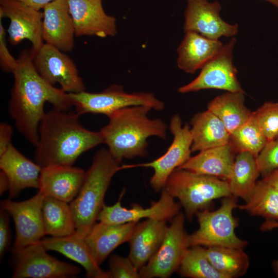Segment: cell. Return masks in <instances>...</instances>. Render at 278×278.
<instances>
[{
  "mask_svg": "<svg viewBox=\"0 0 278 278\" xmlns=\"http://www.w3.org/2000/svg\"><path fill=\"white\" fill-rule=\"evenodd\" d=\"M31 50H23L13 72L9 113L16 128L31 144L39 140V127L45 115L46 102L54 109L68 111L74 106L68 93L55 88L42 78L35 68Z\"/></svg>",
  "mask_w": 278,
  "mask_h": 278,
  "instance_id": "6da1fadb",
  "label": "cell"
},
{
  "mask_svg": "<svg viewBox=\"0 0 278 278\" xmlns=\"http://www.w3.org/2000/svg\"><path fill=\"white\" fill-rule=\"evenodd\" d=\"M76 111L55 109L45 113L39 127V140L34 154L42 167L73 165L84 152L102 144L99 131L84 128Z\"/></svg>",
  "mask_w": 278,
  "mask_h": 278,
  "instance_id": "7a4b0ae2",
  "label": "cell"
},
{
  "mask_svg": "<svg viewBox=\"0 0 278 278\" xmlns=\"http://www.w3.org/2000/svg\"><path fill=\"white\" fill-rule=\"evenodd\" d=\"M152 110L147 106H133L108 117L109 123L99 131L103 143L117 161L147 156L150 137L166 138L167 125L160 118H150Z\"/></svg>",
  "mask_w": 278,
  "mask_h": 278,
  "instance_id": "3957f363",
  "label": "cell"
},
{
  "mask_svg": "<svg viewBox=\"0 0 278 278\" xmlns=\"http://www.w3.org/2000/svg\"><path fill=\"white\" fill-rule=\"evenodd\" d=\"M120 163L108 149L102 148L94 155L78 195L70 203L79 235L85 237L97 220L111 180L121 170Z\"/></svg>",
  "mask_w": 278,
  "mask_h": 278,
  "instance_id": "277c9868",
  "label": "cell"
},
{
  "mask_svg": "<svg viewBox=\"0 0 278 278\" xmlns=\"http://www.w3.org/2000/svg\"><path fill=\"white\" fill-rule=\"evenodd\" d=\"M163 188L179 200L189 221L213 200L232 195L227 180L183 169H175Z\"/></svg>",
  "mask_w": 278,
  "mask_h": 278,
  "instance_id": "5b68a950",
  "label": "cell"
},
{
  "mask_svg": "<svg viewBox=\"0 0 278 278\" xmlns=\"http://www.w3.org/2000/svg\"><path fill=\"white\" fill-rule=\"evenodd\" d=\"M237 197L230 195L223 197L220 206L215 211L207 208L197 212L196 215L199 228L189 235L190 247L218 246L244 249L247 241L239 238L235 232L239 221L233 215L237 207Z\"/></svg>",
  "mask_w": 278,
  "mask_h": 278,
  "instance_id": "8992f818",
  "label": "cell"
},
{
  "mask_svg": "<svg viewBox=\"0 0 278 278\" xmlns=\"http://www.w3.org/2000/svg\"><path fill=\"white\" fill-rule=\"evenodd\" d=\"M76 112L80 115L86 113L99 114L109 117L120 109L137 106L150 107L155 111L165 108L164 102L149 92H126L123 86L113 84L99 93L85 91L68 93Z\"/></svg>",
  "mask_w": 278,
  "mask_h": 278,
  "instance_id": "52a82bcc",
  "label": "cell"
},
{
  "mask_svg": "<svg viewBox=\"0 0 278 278\" xmlns=\"http://www.w3.org/2000/svg\"><path fill=\"white\" fill-rule=\"evenodd\" d=\"M41 241L11 249L13 278H65L80 272L79 267L63 262L47 252Z\"/></svg>",
  "mask_w": 278,
  "mask_h": 278,
  "instance_id": "ba28073f",
  "label": "cell"
},
{
  "mask_svg": "<svg viewBox=\"0 0 278 278\" xmlns=\"http://www.w3.org/2000/svg\"><path fill=\"white\" fill-rule=\"evenodd\" d=\"M185 216L179 213L167 227L157 251L139 270L141 278H167L178 270L183 256L190 247L189 234L184 228Z\"/></svg>",
  "mask_w": 278,
  "mask_h": 278,
  "instance_id": "9c48e42d",
  "label": "cell"
},
{
  "mask_svg": "<svg viewBox=\"0 0 278 278\" xmlns=\"http://www.w3.org/2000/svg\"><path fill=\"white\" fill-rule=\"evenodd\" d=\"M169 128L173 138L163 155L150 162L121 166V169L137 167L152 168L154 172L150 184L155 192L162 190L171 173L190 158L192 152L190 127L187 125L182 126L178 114L172 116Z\"/></svg>",
  "mask_w": 278,
  "mask_h": 278,
  "instance_id": "30bf717a",
  "label": "cell"
},
{
  "mask_svg": "<svg viewBox=\"0 0 278 278\" xmlns=\"http://www.w3.org/2000/svg\"><path fill=\"white\" fill-rule=\"evenodd\" d=\"M236 41L232 37L224 44L221 50L201 68L198 76L179 88V92L187 93L205 89L244 92L237 78L238 72L233 61Z\"/></svg>",
  "mask_w": 278,
  "mask_h": 278,
  "instance_id": "8fae6325",
  "label": "cell"
},
{
  "mask_svg": "<svg viewBox=\"0 0 278 278\" xmlns=\"http://www.w3.org/2000/svg\"><path fill=\"white\" fill-rule=\"evenodd\" d=\"M32 54L37 71L50 84L59 83L67 93L85 91L84 83L76 64L64 52L44 43L37 52Z\"/></svg>",
  "mask_w": 278,
  "mask_h": 278,
  "instance_id": "7c38bea8",
  "label": "cell"
},
{
  "mask_svg": "<svg viewBox=\"0 0 278 278\" xmlns=\"http://www.w3.org/2000/svg\"><path fill=\"white\" fill-rule=\"evenodd\" d=\"M0 18H7L8 41L16 45L24 40L32 44L31 51L37 52L43 45L42 24L43 13L18 0H0Z\"/></svg>",
  "mask_w": 278,
  "mask_h": 278,
  "instance_id": "4fadbf2b",
  "label": "cell"
},
{
  "mask_svg": "<svg viewBox=\"0 0 278 278\" xmlns=\"http://www.w3.org/2000/svg\"><path fill=\"white\" fill-rule=\"evenodd\" d=\"M44 196L39 190L33 197L22 201L10 198L1 202V206L12 217L15 229L14 247H22L40 241L46 235L42 206Z\"/></svg>",
  "mask_w": 278,
  "mask_h": 278,
  "instance_id": "5bb4252c",
  "label": "cell"
},
{
  "mask_svg": "<svg viewBox=\"0 0 278 278\" xmlns=\"http://www.w3.org/2000/svg\"><path fill=\"white\" fill-rule=\"evenodd\" d=\"M124 192L118 201L112 205H103L97 217V220L109 224H123L138 222L142 219H153L159 220H171L179 213L180 204L164 188L162 189L160 199L152 203L147 208L138 204H133L130 208L121 205Z\"/></svg>",
  "mask_w": 278,
  "mask_h": 278,
  "instance_id": "9a60e30c",
  "label": "cell"
},
{
  "mask_svg": "<svg viewBox=\"0 0 278 278\" xmlns=\"http://www.w3.org/2000/svg\"><path fill=\"white\" fill-rule=\"evenodd\" d=\"M221 9L217 1L187 0L184 32L194 31L213 40H219L221 37L232 38L238 32V25L223 20L220 15Z\"/></svg>",
  "mask_w": 278,
  "mask_h": 278,
  "instance_id": "2e32d148",
  "label": "cell"
},
{
  "mask_svg": "<svg viewBox=\"0 0 278 278\" xmlns=\"http://www.w3.org/2000/svg\"><path fill=\"white\" fill-rule=\"evenodd\" d=\"M73 21L75 36H114L116 19L106 14L101 0H67Z\"/></svg>",
  "mask_w": 278,
  "mask_h": 278,
  "instance_id": "e0dca14e",
  "label": "cell"
},
{
  "mask_svg": "<svg viewBox=\"0 0 278 278\" xmlns=\"http://www.w3.org/2000/svg\"><path fill=\"white\" fill-rule=\"evenodd\" d=\"M43 9L44 43L64 53L71 52L74 47L75 33L67 0H55Z\"/></svg>",
  "mask_w": 278,
  "mask_h": 278,
  "instance_id": "ac0fdd59",
  "label": "cell"
},
{
  "mask_svg": "<svg viewBox=\"0 0 278 278\" xmlns=\"http://www.w3.org/2000/svg\"><path fill=\"white\" fill-rule=\"evenodd\" d=\"M85 171L73 165H54L43 167L39 190L44 196L51 197L70 203L78 195Z\"/></svg>",
  "mask_w": 278,
  "mask_h": 278,
  "instance_id": "d6986e66",
  "label": "cell"
},
{
  "mask_svg": "<svg viewBox=\"0 0 278 278\" xmlns=\"http://www.w3.org/2000/svg\"><path fill=\"white\" fill-rule=\"evenodd\" d=\"M0 168L9 181V198L17 196L26 188H39L42 167L24 156L12 144L0 156Z\"/></svg>",
  "mask_w": 278,
  "mask_h": 278,
  "instance_id": "ffe728a7",
  "label": "cell"
},
{
  "mask_svg": "<svg viewBox=\"0 0 278 278\" xmlns=\"http://www.w3.org/2000/svg\"><path fill=\"white\" fill-rule=\"evenodd\" d=\"M166 221L146 219L137 223L128 241V257L140 270L159 248L167 228Z\"/></svg>",
  "mask_w": 278,
  "mask_h": 278,
  "instance_id": "44dd1931",
  "label": "cell"
},
{
  "mask_svg": "<svg viewBox=\"0 0 278 278\" xmlns=\"http://www.w3.org/2000/svg\"><path fill=\"white\" fill-rule=\"evenodd\" d=\"M137 223L109 224L99 221L93 224L85 239L98 265L119 246L128 242Z\"/></svg>",
  "mask_w": 278,
  "mask_h": 278,
  "instance_id": "7402d4cb",
  "label": "cell"
},
{
  "mask_svg": "<svg viewBox=\"0 0 278 278\" xmlns=\"http://www.w3.org/2000/svg\"><path fill=\"white\" fill-rule=\"evenodd\" d=\"M185 33L177 49V65L187 73L194 74L214 57L224 44L219 40L211 39L194 31Z\"/></svg>",
  "mask_w": 278,
  "mask_h": 278,
  "instance_id": "603a6c76",
  "label": "cell"
},
{
  "mask_svg": "<svg viewBox=\"0 0 278 278\" xmlns=\"http://www.w3.org/2000/svg\"><path fill=\"white\" fill-rule=\"evenodd\" d=\"M41 243L47 251L59 252L80 265L85 269L86 276L91 278H108L94 260L85 239L76 232L70 235L42 239Z\"/></svg>",
  "mask_w": 278,
  "mask_h": 278,
  "instance_id": "cb8c5ba5",
  "label": "cell"
},
{
  "mask_svg": "<svg viewBox=\"0 0 278 278\" xmlns=\"http://www.w3.org/2000/svg\"><path fill=\"white\" fill-rule=\"evenodd\" d=\"M235 153L230 143L207 149L190 157L177 169H185L228 180L234 161Z\"/></svg>",
  "mask_w": 278,
  "mask_h": 278,
  "instance_id": "d4e9b609",
  "label": "cell"
},
{
  "mask_svg": "<svg viewBox=\"0 0 278 278\" xmlns=\"http://www.w3.org/2000/svg\"><path fill=\"white\" fill-rule=\"evenodd\" d=\"M192 151H200L228 144L230 134L223 123L208 110L196 114L190 121Z\"/></svg>",
  "mask_w": 278,
  "mask_h": 278,
  "instance_id": "484cf974",
  "label": "cell"
},
{
  "mask_svg": "<svg viewBox=\"0 0 278 278\" xmlns=\"http://www.w3.org/2000/svg\"><path fill=\"white\" fill-rule=\"evenodd\" d=\"M207 110L221 120L230 134L245 123L253 112L245 105L244 92L219 95L209 102Z\"/></svg>",
  "mask_w": 278,
  "mask_h": 278,
  "instance_id": "4316f807",
  "label": "cell"
},
{
  "mask_svg": "<svg viewBox=\"0 0 278 278\" xmlns=\"http://www.w3.org/2000/svg\"><path fill=\"white\" fill-rule=\"evenodd\" d=\"M259 174L255 156L247 152L237 153L227 180L231 194L246 202L256 186Z\"/></svg>",
  "mask_w": 278,
  "mask_h": 278,
  "instance_id": "83f0119b",
  "label": "cell"
},
{
  "mask_svg": "<svg viewBox=\"0 0 278 278\" xmlns=\"http://www.w3.org/2000/svg\"><path fill=\"white\" fill-rule=\"evenodd\" d=\"M42 212L46 235L59 237L76 232L70 203L45 196L42 202Z\"/></svg>",
  "mask_w": 278,
  "mask_h": 278,
  "instance_id": "f1b7e54d",
  "label": "cell"
},
{
  "mask_svg": "<svg viewBox=\"0 0 278 278\" xmlns=\"http://www.w3.org/2000/svg\"><path fill=\"white\" fill-rule=\"evenodd\" d=\"M206 256L213 266L225 278L244 275L249 266V259L243 249L213 246L205 248Z\"/></svg>",
  "mask_w": 278,
  "mask_h": 278,
  "instance_id": "f546056e",
  "label": "cell"
},
{
  "mask_svg": "<svg viewBox=\"0 0 278 278\" xmlns=\"http://www.w3.org/2000/svg\"><path fill=\"white\" fill-rule=\"evenodd\" d=\"M237 207L253 216H259L267 222H278V192L263 180L256 186L245 204Z\"/></svg>",
  "mask_w": 278,
  "mask_h": 278,
  "instance_id": "4dcf8cb0",
  "label": "cell"
},
{
  "mask_svg": "<svg viewBox=\"0 0 278 278\" xmlns=\"http://www.w3.org/2000/svg\"><path fill=\"white\" fill-rule=\"evenodd\" d=\"M267 142L253 112L245 123L230 134L229 143L235 153L247 152L256 158Z\"/></svg>",
  "mask_w": 278,
  "mask_h": 278,
  "instance_id": "1f68e13d",
  "label": "cell"
},
{
  "mask_svg": "<svg viewBox=\"0 0 278 278\" xmlns=\"http://www.w3.org/2000/svg\"><path fill=\"white\" fill-rule=\"evenodd\" d=\"M178 270L181 275L190 278H225L213 266L205 248L200 246L188 248Z\"/></svg>",
  "mask_w": 278,
  "mask_h": 278,
  "instance_id": "d6a6232c",
  "label": "cell"
},
{
  "mask_svg": "<svg viewBox=\"0 0 278 278\" xmlns=\"http://www.w3.org/2000/svg\"><path fill=\"white\" fill-rule=\"evenodd\" d=\"M253 113L267 141L278 137V102L267 101Z\"/></svg>",
  "mask_w": 278,
  "mask_h": 278,
  "instance_id": "836d02e7",
  "label": "cell"
},
{
  "mask_svg": "<svg viewBox=\"0 0 278 278\" xmlns=\"http://www.w3.org/2000/svg\"><path fill=\"white\" fill-rule=\"evenodd\" d=\"M256 160L259 173L264 177L278 169V137L267 142Z\"/></svg>",
  "mask_w": 278,
  "mask_h": 278,
  "instance_id": "e575fe53",
  "label": "cell"
},
{
  "mask_svg": "<svg viewBox=\"0 0 278 278\" xmlns=\"http://www.w3.org/2000/svg\"><path fill=\"white\" fill-rule=\"evenodd\" d=\"M108 278H140L139 270L128 257L112 255L109 261Z\"/></svg>",
  "mask_w": 278,
  "mask_h": 278,
  "instance_id": "d590c367",
  "label": "cell"
},
{
  "mask_svg": "<svg viewBox=\"0 0 278 278\" xmlns=\"http://www.w3.org/2000/svg\"><path fill=\"white\" fill-rule=\"evenodd\" d=\"M0 18V65L3 71L7 73H13L18 63L15 59L9 52L6 43V31Z\"/></svg>",
  "mask_w": 278,
  "mask_h": 278,
  "instance_id": "8d00e7d4",
  "label": "cell"
},
{
  "mask_svg": "<svg viewBox=\"0 0 278 278\" xmlns=\"http://www.w3.org/2000/svg\"><path fill=\"white\" fill-rule=\"evenodd\" d=\"M10 215L4 208L0 210V257L3 258L10 248L11 233L9 225Z\"/></svg>",
  "mask_w": 278,
  "mask_h": 278,
  "instance_id": "74e56055",
  "label": "cell"
},
{
  "mask_svg": "<svg viewBox=\"0 0 278 278\" xmlns=\"http://www.w3.org/2000/svg\"><path fill=\"white\" fill-rule=\"evenodd\" d=\"M12 133L13 129L11 125L4 122L0 124V156L12 144L11 141Z\"/></svg>",
  "mask_w": 278,
  "mask_h": 278,
  "instance_id": "f35d334b",
  "label": "cell"
},
{
  "mask_svg": "<svg viewBox=\"0 0 278 278\" xmlns=\"http://www.w3.org/2000/svg\"><path fill=\"white\" fill-rule=\"evenodd\" d=\"M28 6L40 11V9H43L44 7L48 3L55 0H18Z\"/></svg>",
  "mask_w": 278,
  "mask_h": 278,
  "instance_id": "ab89813d",
  "label": "cell"
},
{
  "mask_svg": "<svg viewBox=\"0 0 278 278\" xmlns=\"http://www.w3.org/2000/svg\"><path fill=\"white\" fill-rule=\"evenodd\" d=\"M263 180L272 186L278 192V169L275 170L264 177Z\"/></svg>",
  "mask_w": 278,
  "mask_h": 278,
  "instance_id": "60d3db41",
  "label": "cell"
},
{
  "mask_svg": "<svg viewBox=\"0 0 278 278\" xmlns=\"http://www.w3.org/2000/svg\"><path fill=\"white\" fill-rule=\"evenodd\" d=\"M274 228H278L277 222L265 221L260 226V229L262 231L271 230ZM273 265L275 272L278 276V259L274 261Z\"/></svg>",
  "mask_w": 278,
  "mask_h": 278,
  "instance_id": "b9f144b4",
  "label": "cell"
},
{
  "mask_svg": "<svg viewBox=\"0 0 278 278\" xmlns=\"http://www.w3.org/2000/svg\"><path fill=\"white\" fill-rule=\"evenodd\" d=\"M10 187L9 179L3 171L0 172V194L3 195L6 191L8 190Z\"/></svg>",
  "mask_w": 278,
  "mask_h": 278,
  "instance_id": "7bdbcfd3",
  "label": "cell"
},
{
  "mask_svg": "<svg viewBox=\"0 0 278 278\" xmlns=\"http://www.w3.org/2000/svg\"><path fill=\"white\" fill-rule=\"evenodd\" d=\"M278 8V0H265Z\"/></svg>",
  "mask_w": 278,
  "mask_h": 278,
  "instance_id": "ee69618b",
  "label": "cell"
}]
</instances>
